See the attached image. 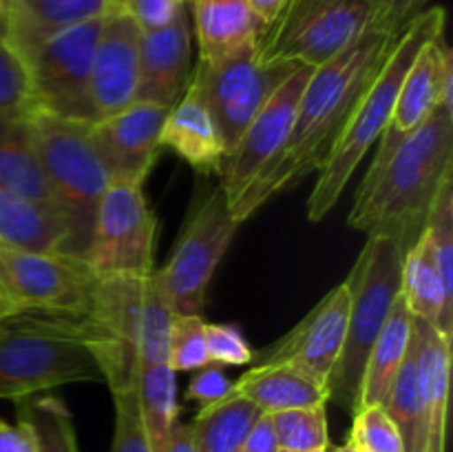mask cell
Segmentation results:
<instances>
[{"instance_id":"cell-1","label":"cell","mask_w":453,"mask_h":452,"mask_svg":"<svg viewBox=\"0 0 453 452\" xmlns=\"http://www.w3.org/2000/svg\"><path fill=\"white\" fill-rule=\"evenodd\" d=\"M396 35L372 22L348 49L312 71L301 93L286 144L230 208L239 224L255 215L274 195L296 186L323 167L358 96L388 56Z\"/></svg>"},{"instance_id":"cell-2","label":"cell","mask_w":453,"mask_h":452,"mask_svg":"<svg viewBox=\"0 0 453 452\" xmlns=\"http://www.w3.org/2000/svg\"><path fill=\"white\" fill-rule=\"evenodd\" d=\"M453 173V109L438 105L416 131L374 160L358 184L348 224L370 238L418 239L442 182Z\"/></svg>"},{"instance_id":"cell-3","label":"cell","mask_w":453,"mask_h":452,"mask_svg":"<svg viewBox=\"0 0 453 452\" xmlns=\"http://www.w3.org/2000/svg\"><path fill=\"white\" fill-rule=\"evenodd\" d=\"M153 273L100 277L96 300L84 317L93 355L111 390L135 386L137 366L168 363L175 313Z\"/></svg>"},{"instance_id":"cell-4","label":"cell","mask_w":453,"mask_h":452,"mask_svg":"<svg viewBox=\"0 0 453 452\" xmlns=\"http://www.w3.org/2000/svg\"><path fill=\"white\" fill-rule=\"evenodd\" d=\"M442 29H445V9L432 7L420 12L396 35L388 56L358 96L334 149L319 168L317 184L308 198L310 222H321L339 204L345 186L361 167L367 151L383 137L385 129L389 127L398 91L411 62L418 56L423 44Z\"/></svg>"},{"instance_id":"cell-5","label":"cell","mask_w":453,"mask_h":452,"mask_svg":"<svg viewBox=\"0 0 453 452\" xmlns=\"http://www.w3.org/2000/svg\"><path fill=\"white\" fill-rule=\"evenodd\" d=\"M104 381L84 317L20 310L0 322V399Z\"/></svg>"},{"instance_id":"cell-6","label":"cell","mask_w":453,"mask_h":452,"mask_svg":"<svg viewBox=\"0 0 453 452\" xmlns=\"http://www.w3.org/2000/svg\"><path fill=\"white\" fill-rule=\"evenodd\" d=\"M403 255L405 248L396 239L370 235L345 277L349 284L348 331L339 362L327 381V403L349 412L358 408L367 357L401 292Z\"/></svg>"},{"instance_id":"cell-7","label":"cell","mask_w":453,"mask_h":452,"mask_svg":"<svg viewBox=\"0 0 453 452\" xmlns=\"http://www.w3.org/2000/svg\"><path fill=\"white\" fill-rule=\"evenodd\" d=\"M31 142L62 211L75 226L82 251L111 177L91 137L88 120L62 118L31 109L25 115Z\"/></svg>"},{"instance_id":"cell-8","label":"cell","mask_w":453,"mask_h":452,"mask_svg":"<svg viewBox=\"0 0 453 452\" xmlns=\"http://www.w3.org/2000/svg\"><path fill=\"white\" fill-rule=\"evenodd\" d=\"M376 0H288L259 34L261 62L317 66L348 49L376 20Z\"/></svg>"},{"instance_id":"cell-9","label":"cell","mask_w":453,"mask_h":452,"mask_svg":"<svg viewBox=\"0 0 453 452\" xmlns=\"http://www.w3.org/2000/svg\"><path fill=\"white\" fill-rule=\"evenodd\" d=\"M219 184L202 195L186 217L181 233L155 282L175 315H202L206 291L239 230Z\"/></svg>"},{"instance_id":"cell-10","label":"cell","mask_w":453,"mask_h":452,"mask_svg":"<svg viewBox=\"0 0 453 452\" xmlns=\"http://www.w3.org/2000/svg\"><path fill=\"white\" fill-rule=\"evenodd\" d=\"M259 43V40H257ZM257 43L215 62H197L186 87L193 89L212 113L226 151H233L250 120L279 84L301 65L261 62Z\"/></svg>"},{"instance_id":"cell-11","label":"cell","mask_w":453,"mask_h":452,"mask_svg":"<svg viewBox=\"0 0 453 452\" xmlns=\"http://www.w3.org/2000/svg\"><path fill=\"white\" fill-rule=\"evenodd\" d=\"M157 220L142 184L111 180L93 217L82 260L97 277L150 275L155 270Z\"/></svg>"},{"instance_id":"cell-12","label":"cell","mask_w":453,"mask_h":452,"mask_svg":"<svg viewBox=\"0 0 453 452\" xmlns=\"http://www.w3.org/2000/svg\"><path fill=\"white\" fill-rule=\"evenodd\" d=\"M102 20L104 16L71 27L20 53L29 74L34 109L93 122L88 84Z\"/></svg>"},{"instance_id":"cell-13","label":"cell","mask_w":453,"mask_h":452,"mask_svg":"<svg viewBox=\"0 0 453 452\" xmlns=\"http://www.w3.org/2000/svg\"><path fill=\"white\" fill-rule=\"evenodd\" d=\"M97 282L80 255L0 246V286L22 310L87 317Z\"/></svg>"},{"instance_id":"cell-14","label":"cell","mask_w":453,"mask_h":452,"mask_svg":"<svg viewBox=\"0 0 453 452\" xmlns=\"http://www.w3.org/2000/svg\"><path fill=\"white\" fill-rule=\"evenodd\" d=\"M312 71V66H296L279 84L277 91L268 97V102L261 106L259 113L250 120V124L242 133L233 151L226 155L219 171V186L224 189L226 198H228L230 208L246 193V189L264 171L265 164L286 144L288 136L292 131V122H295L301 93H303Z\"/></svg>"},{"instance_id":"cell-15","label":"cell","mask_w":453,"mask_h":452,"mask_svg":"<svg viewBox=\"0 0 453 452\" xmlns=\"http://www.w3.org/2000/svg\"><path fill=\"white\" fill-rule=\"evenodd\" d=\"M349 317L348 279L332 288L290 332L252 357V363H290L327 386L341 357Z\"/></svg>"},{"instance_id":"cell-16","label":"cell","mask_w":453,"mask_h":452,"mask_svg":"<svg viewBox=\"0 0 453 452\" xmlns=\"http://www.w3.org/2000/svg\"><path fill=\"white\" fill-rule=\"evenodd\" d=\"M171 106L135 100L91 122V137L111 180L144 184L162 151L159 133Z\"/></svg>"},{"instance_id":"cell-17","label":"cell","mask_w":453,"mask_h":452,"mask_svg":"<svg viewBox=\"0 0 453 452\" xmlns=\"http://www.w3.org/2000/svg\"><path fill=\"white\" fill-rule=\"evenodd\" d=\"M142 31L127 9L115 7L102 20L91 65V111L102 120L135 102L140 82Z\"/></svg>"},{"instance_id":"cell-18","label":"cell","mask_w":453,"mask_h":452,"mask_svg":"<svg viewBox=\"0 0 453 452\" xmlns=\"http://www.w3.org/2000/svg\"><path fill=\"white\" fill-rule=\"evenodd\" d=\"M453 74V53L447 44L445 29L438 31L432 40L423 44L418 56L411 62L403 87L394 105L392 120L380 137L379 153L374 160L385 158L403 137L420 127L434 113L442 97V82Z\"/></svg>"},{"instance_id":"cell-19","label":"cell","mask_w":453,"mask_h":452,"mask_svg":"<svg viewBox=\"0 0 453 452\" xmlns=\"http://www.w3.org/2000/svg\"><path fill=\"white\" fill-rule=\"evenodd\" d=\"M193 56V29L188 9L171 25L146 31L140 38V82L135 100L173 106L186 91Z\"/></svg>"},{"instance_id":"cell-20","label":"cell","mask_w":453,"mask_h":452,"mask_svg":"<svg viewBox=\"0 0 453 452\" xmlns=\"http://www.w3.org/2000/svg\"><path fill=\"white\" fill-rule=\"evenodd\" d=\"M418 388L425 412V452H445L451 384V337L414 317Z\"/></svg>"},{"instance_id":"cell-21","label":"cell","mask_w":453,"mask_h":452,"mask_svg":"<svg viewBox=\"0 0 453 452\" xmlns=\"http://www.w3.org/2000/svg\"><path fill=\"white\" fill-rule=\"evenodd\" d=\"M0 246L82 257V242L69 217L0 186Z\"/></svg>"},{"instance_id":"cell-22","label":"cell","mask_w":453,"mask_h":452,"mask_svg":"<svg viewBox=\"0 0 453 452\" xmlns=\"http://www.w3.org/2000/svg\"><path fill=\"white\" fill-rule=\"evenodd\" d=\"M159 144L162 149H171L180 155L199 175L219 173L228 155L212 113L202 97L188 87L168 111L159 133Z\"/></svg>"},{"instance_id":"cell-23","label":"cell","mask_w":453,"mask_h":452,"mask_svg":"<svg viewBox=\"0 0 453 452\" xmlns=\"http://www.w3.org/2000/svg\"><path fill=\"white\" fill-rule=\"evenodd\" d=\"M111 0H9L3 40L18 53L53 38L60 31L106 16Z\"/></svg>"},{"instance_id":"cell-24","label":"cell","mask_w":453,"mask_h":452,"mask_svg":"<svg viewBox=\"0 0 453 452\" xmlns=\"http://www.w3.org/2000/svg\"><path fill=\"white\" fill-rule=\"evenodd\" d=\"M228 394L248 399L261 412L292 410V408L327 406V386L290 363H252Z\"/></svg>"},{"instance_id":"cell-25","label":"cell","mask_w":453,"mask_h":452,"mask_svg":"<svg viewBox=\"0 0 453 452\" xmlns=\"http://www.w3.org/2000/svg\"><path fill=\"white\" fill-rule=\"evenodd\" d=\"M401 297L416 319L432 323L442 335H453V292L442 282L423 233L403 255Z\"/></svg>"},{"instance_id":"cell-26","label":"cell","mask_w":453,"mask_h":452,"mask_svg":"<svg viewBox=\"0 0 453 452\" xmlns=\"http://www.w3.org/2000/svg\"><path fill=\"white\" fill-rule=\"evenodd\" d=\"M0 186L66 217L44 175L25 115L0 118Z\"/></svg>"},{"instance_id":"cell-27","label":"cell","mask_w":453,"mask_h":452,"mask_svg":"<svg viewBox=\"0 0 453 452\" xmlns=\"http://www.w3.org/2000/svg\"><path fill=\"white\" fill-rule=\"evenodd\" d=\"M190 4L202 62L221 60L259 40L261 25L248 0H190Z\"/></svg>"},{"instance_id":"cell-28","label":"cell","mask_w":453,"mask_h":452,"mask_svg":"<svg viewBox=\"0 0 453 452\" xmlns=\"http://www.w3.org/2000/svg\"><path fill=\"white\" fill-rule=\"evenodd\" d=\"M411 331H414V315L407 310L401 292L394 300L385 326L376 337L374 346L367 357L365 372L361 381V394H358V408L380 403L383 406L403 362L411 346Z\"/></svg>"},{"instance_id":"cell-29","label":"cell","mask_w":453,"mask_h":452,"mask_svg":"<svg viewBox=\"0 0 453 452\" xmlns=\"http://www.w3.org/2000/svg\"><path fill=\"white\" fill-rule=\"evenodd\" d=\"M261 415L255 403L237 394L202 406L190 424L195 452H239Z\"/></svg>"},{"instance_id":"cell-30","label":"cell","mask_w":453,"mask_h":452,"mask_svg":"<svg viewBox=\"0 0 453 452\" xmlns=\"http://www.w3.org/2000/svg\"><path fill=\"white\" fill-rule=\"evenodd\" d=\"M135 394L150 448L162 452L173 425L180 421L175 370L168 363L137 366Z\"/></svg>"},{"instance_id":"cell-31","label":"cell","mask_w":453,"mask_h":452,"mask_svg":"<svg viewBox=\"0 0 453 452\" xmlns=\"http://www.w3.org/2000/svg\"><path fill=\"white\" fill-rule=\"evenodd\" d=\"M383 408L392 417L394 424H396L405 452H425L427 433H425V412L418 388L414 331H411L410 353H407L405 362H403L401 370H398L396 379H394L392 388H389L388 397H385Z\"/></svg>"},{"instance_id":"cell-32","label":"cell","mask_w":453,"mask_h":452,"mask_svg":"<svg viewBox=\"0 0 453 452\" xmlns=\"http://www.w3.org/2000/svg\"><path fill=\"white\" fill-rule=\"evenodd\" d=\"M18 419L34 433L38 452H80L73 415L62 399L27 397L16 401Z\"/></svg>"},{"instance_id":"cell-33","label":"cell","mask_w":453,"mask_h":452,"mask_svg":"<svg viewBox=\"0 0 453 452\" xmlns=\"http://www.w3.org/2000/svg\"><path fill=\"white\" fill-rule=\"evenodd\" d=\"M327 406L292 408V410L273 412L274 437L279 452H323L330 448L327 430Z\"/></svg>"},{"instance_id":"cell-34","label":"cell","mask_w":453,"mask_h":452,"mask_svg":"<svg viewBox=\"0 0 453 452\" xmlns=\"http://www.w3.org/2000/svg\"><path fill=\"white\" fill-rule=\"evenodd\" d=\"M352 415L354 421L348 441L358 452H405L396 424L380 403L357 408Z\"/></svg>"},{"instance_id":"cell-35","label":"cell","mask_w":453,"mask_h":452,"mask_svg":"<svg viewBox=\"0 0 453 452\" xmlns=\"http://www.w3.org/2000/svg\"><path fill=\"white\" fill-rule=\"evenodd\" d=\"M203 328L206 319L202 315H173L168 341V366L173 370H199L211 363Z\"/></svg>"},{"instance_id":"cell-36","label":"cell","mask_w":453,"mask_h":452,"mask_svg":"<svg viewBox=\"0 0 453 452\" xmlns=\"http://www.w3.org/2000/svg\"><path fill=\"white\" fill-rule=\"evenodd\" d=\"M34 109L29 74L20 53L0 38V118L27 115Z\"/></svg>"},{"instance_id":"cell-37","label":"cell","mask_w":453,"mask_h":452,"mask_svg":"<svg viewBox=\"0 0 453 452\" xmlns=\"http://www.w3.org/2000/svg\"><path fill=\"white\" fill-rule=\"evenodd\" d=\"M115 406L113 439L109 452H153L144 424H142L140 406H137L135 386L122 390H111Z\"/></svg>"},{"instance_id":"cell-38","label":"cell","mask_w":453,"mask_h":452,"mask_svg":"<svg viewBox=\"0 0 453 452\" xmlns=\"http://www.w3.org/2000/svg\"><path fill=\"white\" fill-rule=\"evenodd\" d=\"M203 332H206V350L211 363H217V366H248V363H252L255 350L248 344L246 335L237 323L206 322Z\"/></svg>"},{"instance_id":"cell-39","label":"cell","mask_w":453,"mask_h":452,"mask_svg":"<svg viewBox=\"0 0 453 452\" xmlns=\"http://www.w3.org/2000/svg\"><path fill=\"white\" fill-rule=\"evenodd\" d=\"M186 3L188 0H124L122 9H127L142 34H146L171 25L184 12Z\"/></svg>"},{"instance_id":"cell-40","label":"cell","mask_w":453,"mask_h":452,"mask_svg":"<svg viewBox=\"0 0 453 452\" xmlns=\"http://www.w3.org/2000/svg\"><path fill=\"white\" fill-rule=\"evenodd\" d=\"M230 386H233V381L226 377V372L221 370V366H217V363H208V366L195 370V377L190 379L186 397H188L190 401H197L202 403V406H208V403L221 401V399L230 393Z\"/></svg>"},{"instance_id":"cell-41","label":"cell","mask_w":453,"mask_h":452,"mask_svg":"<svg viewBox=\"0 0 453 452\" xmlns=\"http://www.w3.org/2000/svg\"><path fill=\"white\" fill-rule=\"evenodd\" d=\"M429 0H376L379 13H376V25L392 34H401L420 12H425V4Z\"/></svg>"},{"instance_id":"cell-42","label":"cell","mask_w":453,"mask_h":452,"mask_svg":"<svg viewBox=\"0 0 453 452\" xmlns=\"http://www.w3.org/2000/svg\"><path fill=\"white\" fill-rule=\"evenodd\" d=\"M0 452H38L34 433L25 421L18 419V424H7L0 419Z\"/></svg>"},{"instance_id":"cell-43","label":"cell","mask_w":453,"mask_h":452,"mask_svg":"<svg viewBox=\"0 0 453 452\" xmlns=\"http://www.w3.org/2000/svg\"><path fill=\"white\" fill-rule=\"evenodd\" d=\"M239 452H279L277 437H274L273 424H270V417L265 412L252 425V430L248 433L246 441H243Z\"/></svg>"},{"instance_id":"cell-44","label":"cell","mask_w":453,"mask_h":452,"mask_svg":"<svg viewBox=\"0 0 453 452\" xmlns=\"http://www.w3.org/2000/svg\"><path fill=\"white\" fill-rule=\"evenodd\" d=\"M286 4L288 0H248V7H250L255 20L261 25V31L277 20V16L283 12Z\"/></svg>"},{"instance_id":"cell-45","label":"cell","mask_w":453,"mask_h":452,"mask_svg":"<svg viewBox=\"0 0 453 452\" xmlns=\"http://www.w3.org/2000/svg\"><path fill=\"white\" fill-rule=\"evenodd\" d=\"M162 452H195L193 430H190V424L177 421V424L173 425L171 434H168L166 443H164Z\"/></svg>"},{"instance_id":"cell-46","label":"cell","mask_w":453,"mask_h":452,"mask_svg":"<svg viewBox=\"0 0 453 452\" xmlns=\"http://www.w3.org/2000/svg\"><path fill=\"white\" fill-rule=\"evenodd\" d=\"M20 310L22 308H18V306L13 304L12 297H9L7 292L3 291V286H0V322H3V319H7V317H12V315L20 313Z\"/></svg>"},{"instance_id":"cell-47","label":"cell","mask_w":453,"mask_h":452,"mask_svg":"<svg viewBox=\"0 0 453 452\" xmlns=\"http://www.w3.org/2000/svg\"><path fill=\"white\" fill-rule=\"evenodd\" d=\"M323 452H357V448L352 446V443L349 441H345L343 446H336V448H327V450H323Z\"/></svg>"},{"instance_id":"cell-48","label":"cell","mask_w":453,"mask_h":452,"mask_svg":"<svg viewBox=\"0 0 453 452\" xmlns=\"http://www.w3.org/2000/svg\"><path fill=\"white\" fill-rule=\"evenodd\" d=\"M7 3H9V0H0V38H3V29H4V13H7Z\"/></svg>"},{"instance_id":"cell-49","label":"cell","mask_w":453,"mask_h":452,"mask_svg":"<svg viewBox=\"0 0 453 452\" xmlns=\"http://www.w3.org/2000/svg\"><path fill=\"white\" fill-rule=\"evenodd\" d=\"M111 3H113L115 7H122V4H124V0H111Z\"/></svg>"},{"instance_id":"cell-50","label":"cell","mask_w":453,"mask_h":452,"mask_svg":"<svg viewBox=\"0 0 453 452\" xmlns=\"http://www.w3.org/2000/svg\"><path fill=\"white\" fill-rule=\"evenodd\" d=\"M357 452H358V450H357Z\"/></svg>"}]
</instances>
